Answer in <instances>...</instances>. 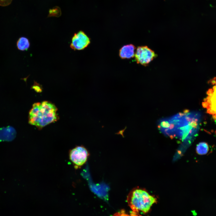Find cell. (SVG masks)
<instances>
[{
    "mask_svg": "<svg viewBox=\"0 0 216 216\" xmlns=\"http://www.w3.org/2000/svg\"><path fill=\"white\" fill-rule=\"evenodd\" d=\"M57 110L55 104L48 101L34 103L29 112L28 123L40 129L57 121Z\"/></svg>",
    "mask_w": 216,
    "mask_h": 216,
    "instance_id": "obj_1",
    "label": "cell"
},
{
    "mask_svg": "<svg viewBox=\"0 0 216 216\" xmlns=\"http://www.w3.org/2000/svg\"><path fill=\"white\" fill-rule=\"evenodd\" d=\"M127 202L134 211H140L148 212L152 205L156 202V199L146 190L139 188H134L129 193Z\"/></svg>",
    "mask_w": 216,
    "mask_h": 216,
    "instance_id": "obj_2",
    "label": "cell"
},
{
    "mask_svg": "<svg viewBox=\"0 0 216 216\" xmlns=\"http://www.w3.org/2000/svg\"><path fill=\"white\" fill-rule=\"evenodd\" d=\"M70 160L75 169L81 167L87 161L89 155L87 149L82 145L76 146L70 149L68 153Z\"/></svg>",
    "mask_w": 216,
    "mask_h": 216,
    "instance_id": "obj_3",
    "label": "cell"
},
{
    "mask_svg": "<svg viewBox=\"0 0 216 216\" xmlns=\"http://www.w3.org/2000/svg\"><path fill=\"white\" fill-rule=\"evenodd\" d=\"M158 55L147 46L137 47L135 54V60L137 64L147 66Z\"/></svg>",
    "mask_w": 216,
    "mask_h": 216,
    "instance_id": "obj_4",
    "label": "cell"
},
{
    "mask_svg": "<svg viewBox=\"0 0 216 216\" xmlns=\"http://www.w3.org/2000/svg\"><path fill=\"white\" fill-rule=\"evenodd\" d=\"M90 43V39L85 32L80 30L74 34L70 46L74 50H81L87 47Z\"/></svg>",
    "mask_w": 216,
    "mask_h": 216,
    "instance_id": "obj_5",
    "label": "cell"
},
{
    "mask_svg": "<svg viewBox=\"0 0 216 216\" xmlns=\"http://www.w3.org/2000/svg\"><path fill=\"white\" fill-rule=\"evenodd\" d=\"M16 131L12 127L8 126L0 128V141H10L16 137Z\"/></svg>",
    "mask_w": 216,
    "mask_h": 216,
    "instance_id": "obj_6",
    "label": "cell"
},
{
    "mask_svg": "<svg viewBox=\"0 0 216 216\" xmlns=\"http://www.w3.org/2000/svg\"><path fill=\"white\" fill-rule=\"evenodd\" d=\"M136 47L133 44L124 45L119 50V55L122 59H130L135 56L134 51Z\"/></svg>",
    "mask_w": 216,
    "mask_h": 216,
    "instance_id": "obj_7",
    "label": "cell"
},
{
    "mask_svg": "<svg viewBox=\"0 0 216 216\" xmlns=\"http://www.w3.org/2000/svg\"><path fill=\"white\" fill-rule=\"evenodd\" d=\"M30 46L29 39L26 37H21L16 42V46L18 50L22 51H27Z\"/></svg>",
    "mask_w": 216,
    "mask_h": 216,
    "instance_id": "obj_8",
    "label": "cell"
},
{
    "mask_svg": "<svg viewBox=\"0 0 216 216\" xmlns=\"http://www.w3.org/2000/svg\"><path fill=\"white\" fill-rule=\"evenodd\" d=\"M196 150L197 153L200 155L206 154L209 150V145L206 142H200L197 145Z\"/></svg>",
    "mask_w": 216,
    "mask_h": 216,
    "instance_id": "obj_9",
    "label": "cell"
},
{
    "mask_svg": "<svg viewBox=\"0 0 216 216\" xmlns=\"http://www.w3.org/2000/svg\"><path fill=\"white\" fill-rule=\"evenodd\" d=\"M48 17H59L62 14L60 8L58 6H55L49 10Z\"/></svg>",
    "mask_w": 216,
    "mask_h": 216,
    "instance_id": "obj_10",
    "label": "cell"
},
{
    "mask_svg": "<svg viewBox=\"0 0 216 216\" xmlns=\"http://www.w3.org/2000/svg\"><path fill=\"white\" fill-rule=\"evenodd\" d=\"M159 124L163 128H168L170 125V122L168 118L161 119L159 121Z\"/></svg>",
    "mask_w": 216,
    "mask_h": 216,
    "instance_id": "obj_11",
    "label": "cell"
},
{
    "mask_svg": "<svg viewBox=\"0 0 216 216\" xmlns=\"http://www.w3.org/2000/svg\"><path fill=\"white\" fill-rule=\"evenodd\" d=\"M13 0H0V6L5 7L10 4Z\"/></svg>",
    "mask_w": 216,
    "mask_h": 216,
    "instance_id": "obj_12",
    "label": "cell"
},
{
    "mask_svg": "<svg viewBox=\"0 0 216 216\" xmlns=\"http://www.w3.org/2000/svg\"><path fill=\"white\" fill-rule=\"evenodd\" d=\"M209 104L206 102H202V107L204 108H207L209 106Z\"/></svg>",
    "mask_w": 216,
    "mask_h": 216,
    "instance_id": "obj_13",
    "label": "cell"
},
{
    "mask_svg": "<svg viewBox=\"0 0 216 216\" xmlns=\"http://www.w3.org/2000/svg\"><path fill=\"white\" fill-rule=\"evenodd\" d=\"M126 128H127V127L126 126L124 129H122L121 130H119L118 132L116 133V134H120L121 135H122V136H123V133L124 131V130H125L126 129Z\"/></svg>",
    "mask_w": 216,
    "mask_h": 216,
    "instance_id": "obj_14",
    "label": "cell"
},
{
    "mask_svg": "<svg viewBox=\"0 0 216 216\" xmlns=\"http://www.w3.org/2000/svg\"><path fill=\"white\" fill-rule=\"evenodd\" d=\"M213 92H214L212 90V89L210 88V89H209L208 90V91H207V92L206 94H207L208 95V94H209L210 93H212Z\"/></svg>",
    "mask_w": 216,
    "mask_h": 216,
    "instance_id": "obj_15",
    "label": "cell"
},
{
    "mask_svg": "<svg viewBox=\"0 0 216 216\" xmlns=\"http://www.w3.org/2000/svg\"><path fill=\"white\" fill-rule=\"evenodd\" d=\"M190 110L187 109H185L183 111V113L185 114H188Z\"/></svg>",
    "mask_w": 216,
    "mask_h": 216,
    "instance_id": "obj_16",
    "label": "cell"
},
{
    "mask_svg": "<svg viewBox=\"0 0 216 216\" xmlns=\"http://www.w3.org/2000/svg\"><path fill=\"white\" fill-rule=\"evenodd\" d=\"M207 102H208L209 104H212V101L211 100H207Z\"/></svg>",
    "mask_w": 216,
    "mask_h": 216,
    "instance_id": "obj_17",
    "label": "cell"
},
{
    "mask_svg": "<svg viewBox=\"0 0 216 216\" xmlns=\"http://www.w3.org/2000/svg\"><path fill=\"white\" fill-rule=\"evenodd\" d=\"M212 97L208 96L207 97V100H211L212 99Z\"/></svg>",
    "mask_w": 216,
    "mask_h": 216,
    "instance_id": "obj_18",
    "label": "cell"
},
{
    "mask_svg": "<svg viewBox=\"0 0 216 216\" xmlns=\"http://www.w3.org/2000/svg\"><path fill=\"white\" fill-rule=\"evenodd\" d=\"M203 130H204V131H205V132H207V133H208V134H211V133L210 132L208 131H207V130H205V129H203Z\"/></svg>",
    "mask_w": 216,
    "mask_h": 216,
    "instance_id": "obj_19",
    "label": "cell"
},
{
    "mask_svg": "<svg viewBox=\"0 0 216 216\" xmlns=\"http://www.w3.org/2000/svg\"><path fill=\"white\" fill-rule=\"evenodd\" d=\"M212 117L213 119L214 120H215L216 119V118H215V116H214V115H212Z\"/></svg>",
    "mask_w": 216,
    "mask_h": 216,
    "instance_id": "obj_20",
    "label": "cell"
},
{
    "mask_svg": "<svg viewBox=\"0 0 216 216\" xmlns=\"http://www.w3.org/2000/svg\"><path fill=\"white\" fill-rule=\"evenodd\" d=\"M216 88V86H214L213 87V91H214V90H215V89Z\"/></svg>",
    "mask_w": 216,
    "mask_h": 216,
    "instance_id": "obj_21",
    "label": "cell"
},
{
    "mask_svg": "<svg viewBox=\"0 0 216 216\" xmlns=\"http://www.w3.org/2000/svg\"><path fill=\"white\" fill-rule=\"evenodd\" d=\"M207 100V98H204L203 99V100L204 101H206Z\"/></svg>",
    "mask_w": 216,
    "mask_h": 216,
    "instance_id": "obj_22",
    "label": "cell"
},
{
    "mask_svg": "<svg viewBox=\"0 0 216 216\" xmlns=\"http://www.w3.org/2000/svg\"><path fill=\"white\" fill-rule=\"evenodd\" d=\"M214 122H216V119L214 120Z\"/></svg>",
    "mask_w": 216,
    "mask_h": 216,
    "instance_id": "obj_23",
    "label": "cell"
}]
</instances>
